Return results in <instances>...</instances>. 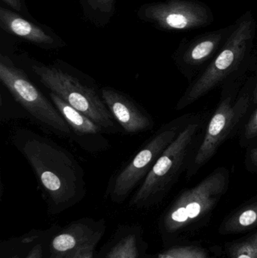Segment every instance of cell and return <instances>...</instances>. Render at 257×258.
Listing matches in <instances>:
<instances>
[{
    "label": "cell",
    "instance_id": "6da1fadb",
    "mask_svg": "<svg viewBox=\"0 0 257 258\" xmlns=\"http://www.w3.org/2000/svg\"><path fill=\"white\" fill-rule=\"evenodd\" d=\"M40 184L56 207H66L84 197V170L67 150L27 130L15 140Z\"/></svg>",
    "mask_w": 257,
    "mask_h": 258
},
{
    "label": "cell",
    "instance_id": "7a4b0ae2",
    "mask_svg": "<svg viewBox=\"0 0 257 258\" xmlns=\"http://www.w3.org/2000/svg\"><path fill=\"white\" fill-rule=\"evenodd\" d=\"M41 83L65 102L85 115L107 132H116V119L94 88L60 69L34 67Z\"/></svg>",
    "mask_w": 257,
    "mask_h": 258
},
{
    "label": "cell",
    "instance_id": "3957f363",
    "mask_svg": "<svg viewBox=\"0 0 257 258\" xmlns=\"http://www.w3.org/2000/svg\"><path fill=\"white\" fill-rule=\"evenodd\" d=\"M197 129V124H189L178 134L158 158L134 194L131 204L141 206L151 203L161 197L172 186L181 171L189 146Z\"/></svg>",
    "mask_w": 257,
    "mask_h": 258
},
{
    "label": "cell",
    "instance_id": "277c9868",
    "mask_svg": "<svg viewBox=\"0 0 257 258\" xmlns=\"http://www.w3.org/2000/svg\"><path fill=\"white\" fill-rule=\"evenodd\" d=\"M0 80L14 99L40 123L63 135L70 134L69 126L52 101L32 83L25 73L13 65L2 62Z\"/></svg>",
    "mask_w": 257,
    "mask_h": 258
},
{
    "label": "cell",
    "instance_id": "5b68a950",
    "mask_svg": "<svg viewBox=\"0 0 257 258\" xmlns=\"http://www.w3.org/2000/svg\"><path fill=\"white\" fill-rule=\"evenodd\" d=\"M227 184L226 171L219 169L197 186L183 192L166 215V229L176 231L208 213L220 200Z\"/></svg>",
    "mask_w": 257,
    "mask_h": 258
},
{
    "label": "cell",
    "instance_id": "8992f818",
    "mask_svg": "<svg viewBox=\"0 0 257 258\" xmlns=\"http://www.w3.org/2000/svg\"><path fill=\"white\" fill-rule=\"evenodd\" d=\"M177 136L176 127L163 128L146 143L115 178L111 191L114 201H123L139 183L146 178L158 158Z\"/></svg>",
    "mask_w": 257,
    "mask_h": 258
},
{
    "label": "cell",
    "instance_id": "52a82bcc",
    "mask_svg": "<svg viewBox=\"0 0 257 258\" xmlns=\"http://www.w3.org/2000/svg\"><path fill=\"white\" fill-rule=\"evenodd\" d=\"M248 98L241 97L236 102L232 98L223 100L213 115L207 128L205 138L195 158L196 168L210 160L232 129L245 114L248 107Z\"/></svg>",
    "mask_w": 257,
    "mask_h": 258
},
{
    "label": "cell",
    "instance_id": "ba28073f",
    "mask_svg": "<svg viewBox=\"0 0 257 258\" xmlns=\"http://www.w3.org/2000/svg\"><path fill=\"white\" fill-rule=\"evenodd\" d=\"M101 95L116 122L125 132L140 133L153 127L151 116L128 95L110 88L101 89Z\"/></svg>",
    "mask_w": 257,
    "mask_h": 258
},
{
    "label": "cell",
    "instance_id": "9c48e42d",
    "mask_svg": "<svg viewBox=\"0 0 257 258\" xmlns=\"http://www.w3.org/2000/svg\"><path fill=\"white\" fill-rule=\"evenodd\" d=\"M101 233L93 232L82 224H75L59 233L51 242L52 257L75 258L89 251H93Z\"/></svg>",
    "mask_w": 257,
    "mask_h": 258
},
{
    "label": "cell",
    "instance_id": "30bf717a",
    "mask_svg": "<svg viewBox=\"0 0 257 258\" xmlns=\"http://www.w3.org/2000/svg\"><path fill=\"white\" fill-rule=\"evenodd\" d=\"M49 97L66 123L76 135L95 136L104 132V129L101 125L95 123L85 115L65 102L55 94L50 92Z\"/></svg>",
    "mask_w": 257,
    "mask_h": 258
},
{
    "label": "cell",
    "instance_id": "8fae6325",
    "mask_svg": "<svg viewBox=\"0 0 257 258\" xmlns=\"http://www.w3.org/2000/svg\"><path fill=\"white\" fill-rule=\"evenodd\" d=\"M257 226V202L234 214L223 226L226 233H238Z\"/></svg>",
    "mask_w": 257,
    "mask_h": 258
},
{
    "label": "cell",
    "instance_id": "7c38bea8",
    "mask_svg": "<svg viewBox=\"0 0 257 258\" xmlns=\"http://www.w3.org/2000/svg\"><path fill=\"white\" fill-rule=\"evenodd\" d=\"M107 258H137V239L129 235L121 239L107 254Z\"/></svg>",
    "mask_w": 257,
    "mask_h": 258
},
{
    "label": "cell",
    "instance_id": "4fadbf2b",
    "mask_svg": "<svg viewBox=\"0 0 257 258\" xmlns=\"http://www.w3.org/2000/svg\"><path fill=\"white\" fill-rule=\"evenodd\" d=\"M230 258H257V232L250 237L233 244L229 248Z\"/></svg>",
    "mask_w": 257,
    "mask_h": 258
},
{
    "label": "cell",
    "instance_id": "5bb4252c",
    "mask_svg": "<svg viewBox=\"0 0 257 258\" xmlns=\"http://www.w3.org/2000/svg\"><path fill=\"white\" fill-rule=\"evenodd\" d=\"M158 258H207L206 254L194 247H178L160 254Z\"/></svg>",
    "mask_w": 257,
    "mask_h": 258
},
{
    "label": "cell",
    "instance_id": "9a60e30c",
    "mask_svg": "<svg viewBox=\"0 0 257 258\" xmlns=\"http://www.w3.org/2000/svg\"><path fill=\"white\" fill-rule=\"evenodd\" d=\"M213 48H214V43L212 42L206 41V42H202L195 47L194 49L192 51V59L194 60H202L209 55Z\"/></svg>",
    "mask_w": 257,
    "mask_h": 258
},
{
    "label": "cell",
    "instance_id": "2e32d148",
    "mask_svg": "<svg viewBox=\"0 0 257 258\" xmlns=\"http://www.w3.org/2000/svg\"><path fill=\"white\" fill-rule=\"evenodd\" d=\"M11 27L12 30L19 36H27L31 33L32 28L30 24L21 18L14 20L11 24Z\"/></svg>",
    "mask_w": 257,
    "mask_h": 258
},
{
    "label": "cell",
    "instance_id": "e0dca14e",
    "mask_svg": "<svg viewBox=\"0 0 257 258\" xmlns=\"http://www.w3.org/2000/svg\"><path fill=\"white\" fill-rule=\"evenodd\" d=\"M244 135L245 138L248 139H252L257 137V110L247 122Z\"/></svg>",
    "mask_w": 257,
    "mask_h": 258
},
{
    "label": "cell",
    "instance_id": "ac0fdd59",
    "mask_svg": "<svg viewBox=\"0 0 257 258\" xmlns=\"http://www.w3.org/2000/svg\"><path fill=\"white\" fill-rule=\"evenodd\" d=\"M167 22L172 27L179 29L184 28L187 24V18L177 14L169 15L167 18Z\"/></svg>",
    "mask_w": 257,
    "mask_h": 258
},
{
    "label": "cell",
    "instance_id": "d6986e66",
    "mask_svg": "<svg viewBox=\"0 0 257 258\" xmlns=\"http://www.w3.org/2000/svg\"><path fill=\"white\" fill-rule=\"evenodd\" d=\"M42 248L41 245H35L33 249L30 251L28 255L26 258H42Z\"/></svg>",
    "mask_w": 257,
    "mask_h": 258
},
{
    "label": "cell",
    "instance_id": "ffe728a7",
    "mask_svg": "<svg viewBox=\"0 0 257 258\" xmlns=\"http://www.w3.org/2000/svg\"><path fill=\"white\" fill-rule=\"evenodd\" d=\"M250 158H251L252 162L257 165V147L253 149L250 153Z\"/></svg>",
    "mask_w": 257,
    "mask_h": 258
},
{
    "label": "cell",
    "instance_id": "44dd1931",
    "mask_svg": "<svg viewBox=\"0 0 257 258\" xmlns=\"http://www.w3.org/2000/svg\"><path fill=\"white\" fill-rule=\"evenodd\" d=\"M75 258H93V251H86Z\"/></svg>",
    "mask_w": 257,
    "mask_h": 258
},
{
    "label": "cell",
    "instance_id": "7402d4cb",
    "mask_svg": "<svg viewBox=\"0 0 257 258\" xmlns=\"http://www.w3.org/2000/svg\"><path fill=\"white\" fill-rule=\"evenodd\" d=\"M253 101L257 104V84L254 92H253Z\"/></svg>",
    "mask_w": 257,
    "mask_h": 258
},
{
    "label": "cell",
    "instance_id": "603a6c76",
    "mask_svg": "<svg viewBox=\"0 0 257 258\" xmlns=\"http://www.w3.org/2000/svg\"><path fill=\"white\" fill-rule=\"evenodd\" d=\"M12 258H20L19 257H18V256H15V257H12Z\"/></svg>",
    "mask_w": 257,
    "mask_h": 258
},
{
    "label": "cell",
    "instance_id": "cb8c5ba5",
    "mask_svg": "<svg viewBox=\"0 0 257 258\" xmlns=\"http://www.w3.org/2000/svg\"><path fill=\"white\" fill-rule=\"evenodd\" d=\"M207 258H208V257H207Z\"/></svg>",
    "mask_w": 257,
    "mask_h": 258
}]
</instances>
